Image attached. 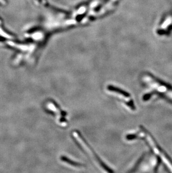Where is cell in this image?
Segmentation results:
<instances>
[{"mask_svg":"<svg viewBox=\"0 0 172 173\" xmlns=\"http://www.w3.org/2000/svg\"><path fill=\"white\" fill-rule=\"evenodd\" d=\"M74 136L75 139H76L78 142V144L80 147H81L83 150L86 152V154L90 157V159L95 162L97 165L99 166L103 170H105L107 173H115L113 170L108 167L105 164L101 159L95 153L94 151L90 147V145L87 143V141L83 139V137L81 136L78 132H74Z\"/></svg>","mask_w":172,"mask_h":173,"instance_id":"1","label":"cell"},{"mask_svg":"<svg viewBox=\"0 0 172 173\" xmlns=\"http://www.w3.org/2000/svg\"><path fill=\"white\" fill-rule=\"evenodd\" d=\"M172 27V15H169L164 19L156 29V33L159 35L167 34Z\"/></svg>","mask_w":172,"mask_h":173,"instance_id":"2","label":"cell"},{"mask_svg":"<svg viewBox=\"0 0 172 173\" xmlns=\"http://www.w3.org/2000/svg\"><path fill=\"white\" fill-rule=\"evenodd\" d=\"M108 89L109 91L115 92V93L119 94V95H122L123 96L126 97V98H129V97L130 96V95L129 94L128 92H126V91L123 90H121L120 88L113 86H108Z\"/></svg>","mask_w":172,"mask_h":173,"instance_id":"3","label":"cell"},{"mask_svg":"<svg viewBox=\"0 0 172 173\" xmlns=\"http://www.w3.org/2000/svg\"><path fill=\"white\" fill-rule=\"evenodd\" d=\"M61 160H62L63 161H64L65 163L68 164L70 165L73 166H76V167H81L83 165L80 163H78L77 162L73 161L71 160H70L68 158H67L65 156H63L61 157Z\"/></svg>","mask_w":172,"mask_h":173,"instance_id":"4","label":"cell"},{"mask_svg":"<svg viewBox=\"0 0 172 173\" xmlns=\"http://www.w3.org/2000/svg\"><path fill=\"white\" fill-rule=\"evenodd\" d=\"M4 1V0H0V2H2V1Z\"/></svg>","mask_w":172,"mask_h":173,"instance_id":"5","label":"cell"}]
</instances>
